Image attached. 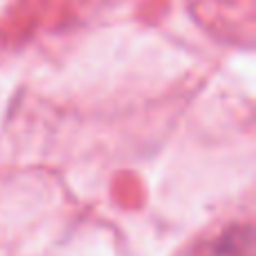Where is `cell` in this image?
<instances>
[]
</instances>
